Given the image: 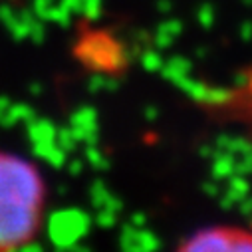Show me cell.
<instances>
[{
  "instance_id": "obj_17",
  "label": "cell",
  "mask_w": 252,
  "mask_h": 252,
  "mask_svg": "<svg viewBox=\"0 0 252 252\" xmlns=\"http://www.w3.org/2000/svg\"><path fill=\"white\" fill-rule=\"evenodd\" d=\"M56 141H58V145L64 149V151H68V153H72V151H76V147L80 145V141H78V137H76V133H74V129L70 127H60L58 129V137H56Z\"/></svg>"
},
{
  "instance_id": "obj_1",
  "label": "cell",
  "mask_w": 252,
  "mask_h": 252,
  "mask_svg": "<svg viewBox=\"0 0 252 252\" xmlns=\"http://www.w3.org/2000/svg\"><path fill=\"white\" fill-rule=\"evenodd\" d=\"M44 203V183L26 159L0 153V250L34 238Z\"/></svg>"
},
{
  "instance_id": "obj_16",
  "label": "cell",
  "mask_w": 252,
  "mask_h": 252,
  "mask_svg": "<svg viewBox=\"0 0 252 252\" xmlns=\"http://www.w3.org/2000/svg\"><path fill=\"white\" fill-rule=\"evenodd\" d=\"M117 88V82L115 78H109L105 76V72H95L90 82H88V90L92 94H101V92H113Z\"/></svg>"
},
{
  "instance_id": "obj_30",
  "label": "cell",
  "mask_w": 252,
  "mask_h": 252,
  "mask_svg": "<svg viewBox=\"0 0 252 252\" xmlns=\"http://www.w3.org/2000/svg\"><path fill=\"white\" fill-rule=\"evenodd\" d=\"M28 92H30L32 95H40V94H44V84H40V82H32V84L28 86Z\"/></svg>"
},
{
  "instance_id": "obj_33",
  "label": "cell",
  "mask_w": 252,
  "mask_h": 252,
  "mask_svg": "<svg viewBox=\"0 0 252 252\" xmlns=\"http://www.w3.org/2000/svg\"><path fill=\"white\" fill-rule=\"evenodd\" d=\"M145 115H147V119H155L157 117V107H147Z\"/></svg>"
},
{
  "instance_id": "obj_5",
  "label": "cell",
  "mask_w": 252,
  "mask_h": 252,
  "mask_svg": "<svg viewBox=\"0 0 252 252\" xmlns=\"http://www.w3.org/2000/svg\"><path fill=\"white\" fill-rule=\"evenodd\" d=\"M177 88L183 90L189 97H193L195 101L205 103V105H226V103H230V99L234 97V94H232L230 90L207 86V84L195 80L193 76L183 78V80L177 84Z\"/></svg>"
},
{
  "instance_id": "obj_25",
  "label": "cell",
  "mask_w": 252,
  "mask_h": 252,
  "mask_svg": "<svg viewBox=\"0 0 252 252\" xmlns=\"http://www.w3.org/2000/svg\"><path fill=\"white\" fill-rule=\"evenodd\" d=\"M16 16H18V12L10 4H0V22H2L4 26H8Z\"/></svg>"
},
{
  "instance_id": "obj_28",
  "label": "cell",
  "mask_w": 252,
  "mask_h": 252,
  "mask_svg": "<svg viewBox=\"0 0 252 252\" xmlns=\"http://www.w3.org/2000/svg\"><path fill=\"white\" fill-rule=\"evenodd\" d=\"M68 169H70V175H74V177H78V175L82 173V169H84V163L76 159V161H72V163H70V167H68Z\"/></svg>"
},
{
  "instance_id": "obj_13",
  "label": "cell",
  "mask_w": 252,
  "mask_h": 252,
  "mask_svg": "<svg viewBox=\"0 0 252 252\" xmlns=\"http://www.w3.org/2000/svg\"><path fill=\"white\" fill-rule=\"evenodd\" d=\"M72 14H82L88 20H97L101 14V0H60Z\"/></svg>"
},
{
  "instance_id": "obj_27",
  "label": "cell",
  "mask_w": 252,
  "mask_h": 252,
  "mask_svg": "<svg viewBox=\"0 0 252 252\" xmlns=\"http://www.w3.org/2000/svg\"><path fill=\"white\" fill-rule=\"evenodd\" d=\"M10 105H12V101H10L8 95H0V117H2L10 109Z\"/></svg>"
},
{
  "instance_id": "obj_19",
  "label": "cell",
  "mask_w": 252,
  "mask_h": 252,
  "mask_svg": "<svg viewBox=\"0 0 252 252\" xmlns=\"http://www.w3.org/2000/svg\"><path fill=\"white\" fill-rule=\"evenodd\" d=\"M139 62H141V66L147 70V72H161V68H163V58H161V54L157 52V50H145L143 54H141V58H139Z\"/></svg>"
},
{
  "instance_id": "obj_21",
  "label": "cell",
  "mask_w": 252,
  "mask_h": 252,
  "mask_svg": "<svg viewBox=\"0 0 252 252\" xmlns=\"http://www.w3.org/2000/svg\"><path fill=\"white\" fill-rule=\"evenodd\" d=\"M95 222H97L101 228H111V226H115V222H117V213H113V211H97Z\"/></svg>"
},
{
  "instance_id": "obj_6",
  "label": "cell",
  "mask_w": 252,
  "mask_h": 252,
  "mask_svg": "<svg viewBox=\"0 0 252 252\" xmlns=\"http://www.w3.org/2000/svg\"><path fill=\"white\" fill-rule=\"evenodd\" d=\"M70 127L74 129L76 137L80 143L86 145H95L97 143V133H99V125H97V113L94 107H80L70 115Z\"/></svg>"
},
{
  "instance_id": "obj_22",
  "label": "cell",
  "mask_w": 252,
  "mask_h": 252,
  "mask_svg": "<svg viewBox=\"0 0 252 252\" xmlns=\"http://www.w3.org/2000/svg\"><path fill=\"white\" fill-rule=\"evenodd\" d=\"M52 6H54V0H34V2H32V12H34L40 20H46Z\"/></svg>"
},
{
  "instance_id": "obj_3",
  "label": "cell",
  "mask_w": 252,
  "mask_h": 252,
  "mask_svg": "<svg viewBox=\"0 0 252 252\" xmlns=\"http://www.w3.org/2000/svg\"><path fill=\"white\" fill-rule=\"evenodd\" d=\"M92 228V217L76 207L58 209L46 219V234L58 250H76Z\"/></svg>"
},
{
  "instance_id": "obj_24",
  "label": "cell",
  "mask_w": 252,
  "mask_h": 252,
  "mask_svg": "<svg viewBox=\"0 0 252 252\" xmlns=\"http://www.w3.org/2000/svg\"><path fill=\"white\" fill-rule=\"evenodd\" d=\"M34 44H42L44 42V38H46V32H44V24H42V20L40 18H36L34 22H32V26H30V36H28Z\"/></svg>"
},
{
  "instance_id": "obj_32",
  "label": "cell",
  "mask_w": 252,
  "mask_h": 252,
  "mask_svg": "<svg viewBox=\"0 0 252 252\" xmlns=\"http://www.w3.org/2000/svg\"><path fill=\"white\" fill-rule=\"evenodd\" d=\"M240 34H242V40H246V42H248V40L252 38V24H250V22H244V24H242V32H240Z\"/></svg>"
},
{
  "instance_id": "obj_15",
  "label": "cell",
  "mask_w": 252,
  "mask_h": 252,
  "mask_svg": "<svg viewBox=\"0 0 252 252\" xmlns=\"http://www.w3.org/2000/svg\"><path fill=\"white\" fill-rule=\"evenodd\" d=\"M34 109L28 105V103H12L10 109L0 117V125L2 127H14L18 123H28L30 119H34Z\"/></svg>"
},
{
  "instance_id": "obj_9",
  "label": "cell",
  "mask_w": 252,
  "mask_h": 252,
  "mask_svg": "<svg viewBox=\"0 0 252 252\" xmlns=\"http://www.w3.org/2000/svg\"><path fill=\"white\" fill-rule=\"evenodd\" d=\"M26 133H28V139H30L32 145H36V143H52L58 137V127L50 119L34 117V119H30L26 123Z\"/></svg>"
},
{
  "instance_id": "obj_8",
  "label": "cell",
  "mask_w": 252,
  "mask_h": 252,
  "mask_svg": "<svg viewBox=\"0 0 252 252\" xmlns=\"http://www.w3.org/2000/svg\"><path fill=\"white\" fill-rule=\"evenodd\" d=\"M90 199H92V205L97 209V211H113V213H119L121 209V201L109 191L107 185L103 181H94L92 187H90Z\"/></svg>"
},
{
  "instance_id": "obj_12",
  "label": "cell",
  "mask_w": 252,
  "mask_h": 252,
  "mask_svg": "<svg viewBox=\"0 0 252 252\" xmlns=\"http://www.w3.org/2000/svg\"><path fill=\"white\" fill-rule=\"evenodd\" d=\"M181 32H183V24H181V20H177V18H169V20L161 22V24L157 26V30H155V46L161 48V50H163V48H169Z\"/></svg>"
},
{
  "instance_id": "obj_26",
  "label": "cell",
  "mask_w": 252,
  "mask_h": 252,
  "mask_svg": "<svg viewBox=\"0 0 252 252\" xmlns=\"http://www.w3.org/2000/svg\"><path fill=\"white\" fill-rule=\"evenodd\" d=\"M20 248H22V250H26V252H40L44 246H42L40 242H34V240L30 238V240H26V242H24Z\"/></svg>"
},
{
  "instance_id": "obj_7",
  "label": "cell",
  "mask_w": 252,
  "mask_h": 252,
  "mask_svg": "<svg viewBox=\"0 0 252 252\" xmlns=\"http://www.w3.org/2000/svg\"><path fill=\"white\" fill-rule=\"evenodd\" d=\"M119 246L127 252H151L161 246L157 234L149 232L145 226H133L127 224L121 230L119 236Z\"/></svg>"
},
{
  "instance_id": "obj_31",
  "label": "cell",
  "mask_w": 252,
  "mask_h": 252,
  "mask_svg": "<svg viewBox=\"0 0 252 252\" xmlns=\"http://www.w3.org/2000/svg\"><path fill=\"white\" fill-rule=\"evenodd\" d=\"M171 8H173V4H171V0H159V2H157V10H161L163 14L171 12Z\"/></svg>"
},
{
  "instance_id": "obj_18",
  "label": "cell",
  "mask_w": 252,
  "mask_h": 252,
  "mask_svg": "<svg viewBox=\"0 0 252 252\" xmlns=\"http://www.w3.org/2000/svg\"><path fill=\"white\" fill-rule=\"evenodd\" d=\"M72 16H74V14H72L64 4L60 2V4H54V6L50 8L46 20H48V22H54V24H60V26H64V28H66V26H70Z\"/></svg>"
},
{
  "instance_id": "obj_2",
  "label": "cell",
  "mask_w": 252,
  "mask_h": 252,
  "mask_svg": "<svg viewBox=\"0 0 252 252\" xmlns=\"http://www.w3.org/2000/svg\"><path fill=\"white\" fill-rule=\"evenodd\" d=\"M76 56L95 72H115L127 64V50L105 32H90L76 44Z\"/></svg>"
},
{
  "instance_id": "obj_14",
  "label": "cell",
  "mask_w": 252,
  "mask_h": 252,
  "mask_svg": "<svg viewBox=\"0 0 252 252\" xmlns=\"http://www.w3.org/2000/svg\"><path fill=\"white\" fill-rule=\"evenodd\" d=\"M161 72H163V76H165L169 82H173V84L177 86L183 78L191 76V62L185 60V58H181V56H175V58H171L169 62H165L163 68H161Z\"/></svg>"
},
{
  "instance_id": "obj_11",
  "label": "cell",
  "mask_w": 252,
  "mask_h": 252,
  "mask_svg": "<svg viewBox=\"0 0 252 252\" xmlns=\"http://www.w3.org/2000/svg\"><path fill=\"white\" fill-rule=\"evenodd\" d=\"M248 189H250V185L244 179V175H232L228 179V187L222 195V207L230 209L232 205H240L248 197Z\"/></svg>"
},
{
  "instance_id": "obj_4",
  "label": "cell",
  "mask_w": 252,
  "mask_h": 252,
  "mask_svg": "<svg viewBox=\"0 0 252 252\" xmlns=\"http://www.w3.org/2000/svg\"><path fill=\"white\" fill-rule=\"evenodd\" d=\"M181 250L185 252H220V250H246L252 252V234L238 228L213 226L193 232L181 242Z\"/></svg>"
},
{
  "instance_id": "obj_20",
  "label": "cell",
  "mask_w": 252,
  "mask_h": 252,
  "mask_svg": "<svg viewBox=\"0 0 252 252\" xmlns=\"http://www.w3.org/2000/svg\"><path fill=\"white\" fill-rule=\"evenodd\" d=\"M86 161H88L94 169H97V171H105V169L109 167L107 157L97 149V145H88V149H86Z\"/></svg>"
},
{
  "instance_id": "obj_29",
  "label": "cell",
  "mask_w": 252,
  "mask_h": 252,
  "mask_svg": "<svg viewBox=\"0 0 252 252\" xmlns=\"http://www.w3.org/2000/svg\"><path fill=\"white\" fill-rule=\"evenodd\" d=\"M145 215L143 213H135L133 217H131V220H129V224H133V226H145Z\"/></svg>"
},
{
  "instance_id": "obj_23",
  "label": "cell",
  "mask_w": 252,
  "mask_h": 252,
  "mask_svg": "<svg viewBox=\"0 0 252 252\" xmlns=\"http://www.w3.org/2000/svg\"><path fill=\"white\" fill-rule=\"evenodd\" d=\"M199 22L203 24V28H211L215 22V8L211 4H203L199 8Z\"/></svg>"
},
{
  "instance_id": "obj_10",
  "label": "cell",
  "mask_w": 252,
  "mask_h": 252,
  "mask_svg": "<svg viewBox=\"0 0 252 252\" xmlns=\"http://www.w3.org/2000/svg\"><path fill=\"white\" fill-rule=\"evenodd\" d=\"M32 153L38 157V159H44L50 167L54 169H60L68 163V151H64L58 141H52V143H36L32 145Z\"/></svg>"
}]
</instances>
